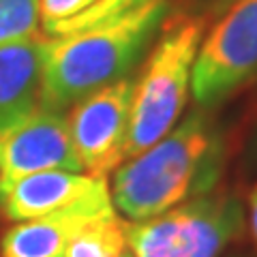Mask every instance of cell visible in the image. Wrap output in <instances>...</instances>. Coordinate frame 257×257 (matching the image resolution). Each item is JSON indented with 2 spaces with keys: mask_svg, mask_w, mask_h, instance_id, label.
<instances>
[{
  "mask_svg": "<svg viewBox=\"0 0 257 257\" xmlns=\"http://www.w3.org/2000/svg\"><path fill=\"white\" fill-rule=\"evenodd\" d=\"M167 11L170 0H150L99 26L62 37L43 35L39 107L64 114L84 96L131 75Z\"/></svg>",
  "mask_w": 257,
  "mask_h": 257,
  "instance_id": "6da1fadb",
  "label": "cell"
},
{
  "mask_svg": "<svg viewBox=\"0 0 257 257\" xmlns=\"http://www.w3.org/2000/svg\"><path fill=\"white\" fill-rule=\"evenodd\" d=\"M223 142L204 114H191L167 135L114 172L111 204L122 219H152L187 199L204 195L221 172Z\"/></svg>",
  "mask_w": 257,
  "mask_h": 257,
  "instance_id": "7a4b0ae2",
  "label": "cell"
},
{
  "mask_svg": "<svg viewBox=\"0 0 257 257\" xmlns=\"http://www.w3.org/2000/svg\"><path fill=\"white\" fill-rule=\"evenodd\" d=\"M204 28L202 18H174L146 56L140 77L133 79L124 161L150 148L178 122L191 92Z\"/></svg>",
  "mask_w": 257,
  "mask_h": 257,
  "instance_id": "3957f363",
  "label": "cell"
},
{
  "mask_svg": "<svg viewBox=\"0 0 257 257\" xmlns=\"http://www.w3.org/2000/svg\"><path fill=\"white\" fill-rule=\"evenodd\" d=\"M242 223L236 197L208 191L152 219L128 221L126 251L131 257H221Z\"/></svg>",
  "mask_w": 257,
  "mask_h": 257,
  "instance_id": "277c9868",
  "label": "cell"
},
{
  "mask_svg": "<svg viewBox=\"0 0 257 257\" xmlns=\"http://www.w3.org/2000/svg\"><path fill=\"white\" fill-rule=\"evenodd\" d=\"M257 77V0H234L202 37L191 92L199 107L219 105Z\"/></svg>",
  "mask_w": 257,
  "mask_h": 257,
  "instance_id": "5b68a950",
  "label": "cell"
},
{
  "mask_svg": "<svg viewBox=\"0 0 257 257\" xmlns=\"http://www.w3.org/2000/svg\"><path fill=\"white\" fill-rule=\"evenodd\" d=\"M131 96L133 77L126 75L64 111L71 142L86 174L107 178L124 161Z\"/></svg>",
  "mask_w": 257,
  "mask_h": 257,
  "instance_id": "8992f818",
  "label": "cell"
},
{
  "mask_svg": "<svg viewBox=\"0 0 257 257\" xmlns=\"http://www.w3.org/2000/svg\"><path fill=\"white\" fill-rule=\"evenodd\" d=\"M47 170L84 172L71 142L67 116L37 107L0 128V197L26 176Z\"/></svg>",
  "mask_w": 257,
  "mask_h": 257,
  "instance_id": "52a82bcc",
  "label": "cell"
},
{
  "mask_svg": "<svg viewBox=\"0 0 257 257\" xmlns=\"http://www.w3.org/2000/svg\"><path fill=\"white\" fill-rule=\"evenodd\" d=\"M109 199L111 191L107 178L90 176L86 172L47 170L11 184L0 197V208L9 221L22 223Z\"/></svg>",
  "mask_w": 257,
  "mask_h": 257,
  "instance_id": "ba28073f",
  "label": "cell"
},
{
  "mask_svg": "<svg viewBox=\"0 0 257 257\" xmlns=\"http://www.w3.org/2000/svg\"><path fill=\"white\" fill-rule=\"evenodd\" d=\"M109 210H114L111 199L22 221L5 231L0 257H62L79 231Z\"/></svg>",
  "mask_w": 257,
  "mask_h": 257,
  "instance_id": "9c48e42d",
  "label": "cell"
},
{
  "mask_svg": "<svg viewBox=\"0 0 257 257\" xmlns=\"http://www.w3.org/2000/svg\"><path fill=\"white\" fill-rule=\"evenodd\" d=\"M41 43L43 35L0 45V128L39 107Z\"/></svg>",
  "mask_w": 257,
  "mask_h": 257,
  "instance_id": "30bf717a",
  "label": "cell"
},
{
  "mask_svg": "<svg viewBox=\"0 0 257 257\" xmlns=\"http://www.w3.org/2000/svg\"><path fill=\"white\" fill-rule=\"evenodd\" d=\"M126 227L128 221L114 208L79 231L62 257H124L128 248Z\"/></svg>",
  "mask_w": 257,
  "mask_h": 257,
  "instance_id": "8fae6325",
  "label": "cell"
},
{
  "mask_svg": "<svg viewBox=\"0 0 257 257\" xmlns=\"http://www.w3.org/2000/svg\"><path fill=\"white\" fill-rule=\"evenodd\" d=\"M39 0H0V45L39 37Z\"/></svg>",
  "mask_w": 257,
  "mask_h": 257,
  "instance_id": "7c38bea8",
  "label": "cell"
},
{
  "mask_svg": "<svg viewBox=\"0 0 257 257\" xmlns=\"http://www.w3.org/2000/svg\"><path fill=\"white\" fill-rule=\"evenodd\" d=\"M146 3H150V0H94L88 9L77 13L75 18L62 22L58 26H54L50 32H45V37H62V35H71V32L99 26V24L111 22L135 9H140Z\"/></svg>",
  "mask_w": 257,
  "mask_h": 257,
  "instance_id": "4fadbf2b",
  "label": "cell"
},
{
  "mask_svg": "<svg viewBox=\"0 0 257 257\" xmlns=\"http://www.w3.org/2000/svg\"><path fill=\"white\" fill-rule=\"evenodd\" d=\"M94 3V0H39V20L43 32H50L54 26L75 18Z\"/></svg>",
  "mask_w": 257,
  "mask_h": 257,
  "instance_id": "5bb4252c",
  "label": "cell"
},
{
  "mask_svg": "<svg viewBox=\"0 0 257 257\" xmlns=\"http://www.w3.org/2000/svg\"><path fill=\"white\" fill-rule=\"evenodd\" d=\"M248 225H251V234L257 244V184L253 187L251 195H248Z\"/></svg>",
  "mask_w": 257,
  "mask_h": 257,
  "instance_id": "9a60e30c",
  "label": "cell"
},
{
  "mask_svg": "<svg viewBox=\"0 0 257 257\" xmlns=\"http://www.w3.org/2000/svg\"><path fill=\"white\" fill-rule=\"evenodd\" d=\"M124 257H131V255H128V251H126V253H124Z\"/></svg>",
  "mask_w": 257,
  "mask_h": 257,
  "instance_id": "2e32d148",
  "label": "cell"
},
{
  "mask_svg": "<svg viewBox=\"0 0 257 257\" xmlns=\"http://www.w3.org/2000/svg\"><path fill=\"white\" fill-rule=\"evenodd\" d=\"M227 3H234V0H227Z\"/></svg>",
  "mask_w": 257,
  "mask_h": 257,
  "instance_id": "e0dca14e",
  "label": "cell"
}]
</instances>
